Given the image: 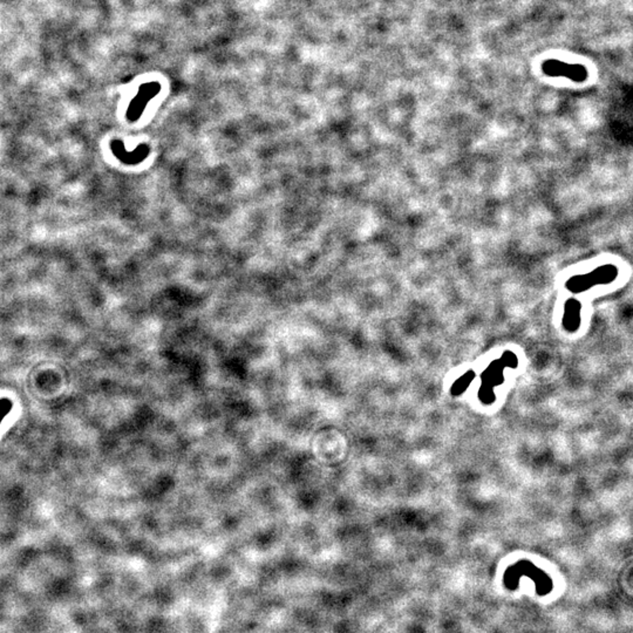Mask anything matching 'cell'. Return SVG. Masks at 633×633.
Listing matches in <instances>:
<instances>
[{
    "mask_svg": "<svg viewBox=\"0 0 633 633\" xmlns=\"http://www.w3.org/2000/svg\"><path fill=\"white\" fill-rule=\"evenodd\" d=\"M618 270L613 265H603L591 271L589 275L575 276L566 282V289L572 292H582L595 285L604 284L609 280L616 279Z\"/></svg>",
    "mask_w": 633,
    "mask_h": 633,
    "instance_id": "1",
    "label": "cell"
},
{
    "mask_svg": "<svg viewBox=\"0 0 633 633\" xmlns=\"http://www.w3.org/2000/svg\"><path fill=\"white\" fill-rule=\"evenodd\" d=\"M161 91V85L158 82H148V84H143L140 87V91L136 97L134 98V100L131 101V104L129 106V109H128L127 116L129 118L130 121H136L138 117L141 116L142 111L148 102H149L151 99L160 93Z\"/></svg>",
    "mask_w": 633,
    "mask_h": 633,
    "instance_id": "2",
    "label": "cell"
},
{
    "mask_svg": "<svg viewBox=\"0 0 633 633\" xmlns=\"http://www.w3.org/2000/svg\"><path fill=\"white\" fill-rule=\"evenodd\" d=\"M548 73L550 72L551 74H559V75H564V77H569L573 79V80H583L585 78L586 72L585 69L582 67V66H577V65H566L563 64V62H548Z\"/></svg>",
    "mask_w": 633,
    "mask_h": 633,
    "instance_id": "3",
    "label": "cell"
}]
</instances>
